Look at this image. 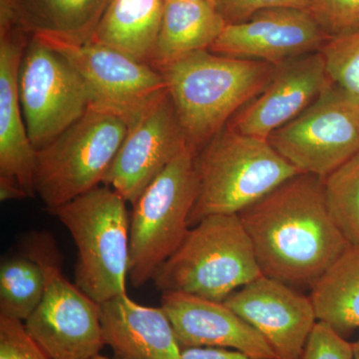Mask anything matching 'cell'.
<instances>
[{
	"label": "cell",
	"mask_w": 359,
	"mask_h": 359,
	"mask_svg": "<svg viewBox=\"0 0 359 359\" xmlns=\"http://www.w3.org/2000/svg\"><path fill=\"white\" fill-rule=\"evenodd\" d=\"M238 216L263 275L290 287L311 289L351 247L314 175L292 177Z\"/></svg>",
	"instance_id": "cell-1"
},
{
	"label": "cell",
	"mask_w": 359,
	"mask_h": 359,
	"mask_svg": "<svg viewBox=\"0 0 359 359\" xmlns=\"http://www.w3.org/2000/svg\"><path fill=\"white\" fill-rule=\"evenodd\" d=\"M276 67L201 50L157 68L194 154L266 88Z\"/></svg>",
	"instance_id": "cell-2"
},
{
	"label": "cell",
	"mask_w": 359,
	"mask_h": 359,
	"mask_svg": "<svg viewBox=\"0 0 359 359\" xmlns=\"http://www.w3.org/2000/svg\"><path fill=\"white\" fill-rule=\"evenodd\" d=\"M197 197L190 228L212 215L240 214L278 186L302 174L268 139L226 125L195 155Z\"/></svg>",
	"instance_id": "cell-3"
},
{
	"label": "cell",
	"mask_w": 359,
	"mask_h": 359,
	"mask_svg": "<svg viewBox=\"0 0 359 359\" xmlns=\"http://www.w3.org/2000/svg\"><path fill=\"white\" fill-rule=\"evenodd\" d=\"M264 276L238 214L201 219L153 276L161 292H186L223 302Z\"/></svg>",
	"instance_id": "cell-4"
},
{
	"label": "cell",
	"mask_w": 359,
	"mask_h": 359,
	"mask_svg": "<svg viewBox=\"0 0 359 359\" xmlns=\"http://www.w3.org/2000/svg\"><path fill=\"white\" fill-rule=\"evenodd\" d=\"M126 205L120 194L101 185L47 210L67 229L76 245L75 285L97 304L127 292L130 217Z\"/></svg>",
	"instance_id": "cell-5"
},
{
	"label": "cell",
	"mask_w": 359,
	"mask_h": 359,
	"mask_svg": "<svg viewBox=\"0 0 359 359\" xmlns=\"http://www.w3.org/2000/svg\"><path fill=\"white\" fill-rule=\"evenodd\" d=\"M23 248L45 278L41 302L25 321L28 334L50 359L99 355L105 346L99 304L65 278L55 238L48 231H34L23 240Z\"/></svg>",
	"instance_id": "cell-6"
},
{
	"label": "cell",
	"mask_w": 359,
	"mask_h": 359,
	"mask_svg": "<svg viewBox=\"0 0 359 359\" xmlns=\"http://www.w3.org/2000/svg\"><path fill=\"white\" fill-rule=\"evenodd\" d=\"M197 191L195 154L187 147L132 205L128 280L135 289L152 280L183 242Z\"/></svg>",
	"instance_id": "cell-7"
},
{
	"label": "cell",
	"mask_w": 359,
	"mask_h": 359,
	"mask_svg": "<svg viewBox=\"0 0 359 359\" xmlns=\"http://www.w3.org/2000/svg\"><path fill=\"white\" fill-rule=\"evenodd\" d=\"M128 129L119 118L89 108L48 145L37 150L35 194L46 209L103 185Z\"/></svg>",
	"instance_id": "cell-8"
},
{
	"label": "cell",
	"mask_w": 359,
	"mask_h": 359,
	"mask_svg": "<svg viewBox=\"0 0 359 359\" xmlns=\"http://www.w3.org/2000/svg\"><path fill=\"white\" fill-rule=\"evenodd\" d=\"M18 90L28 136L43 148L79 120L90 107L83 79L57 49L39 37L26 45Z\"/></svg>",
	"instance_id": "cell-9"
},
{
	"label": "cell",
	"mask_w": 359,
	"mask_h": 359,
	"mask_svg": "<svg viewBox=\"0 0 359 359\" xmlns=\"http://www.w3.org/2000/svg\"><path fill=\"white\" fill-rule=\"evenodd\" d=\"M268 140L301 173L325 178L359 151V105L330 83Z\"/></svg>",
	"instance_id": "cell-10"
},
{
	"label": "cell",
	"mask_w": 359,
	"mask_h": 359,
	"mask_svg": "<svg viewBox=\"0 0 359 359\" xmlns=\"http://www.w3.org/2000/svg\"><path fill=\"white\" fill-rule=\"evenodd\" d=\"M44 42L60 51L79 73L88 91L89 108L119 118L128 128L168 93L159 71L122 52L91 41Z\"/></svg>",
	"instance_id": "cell-11"
},
{
	"label": "cell",
	"mask_w": 359,
	"mask_h": 359,
	"mask_svg": "<svg viewBox=\"0 0 359 359\" xmlns=\"http://www.w3.org/2000/svg\"><path fill=\"white\" fill-rule=\"evenodd\" d=\"M30 35L0 15V199L34 198L35 158L20 99L18 78Z\"/></svg>",
	"instance_id": "cell-12"
},
{
	"label": "cell",
	"mask_w": 359,
	"mask_h": 359,
	"mask_svg": "<svg viewBox=\"0 0 359 359\" xmlns=\"http://www.w3.org/2000/svg\"><path fill=\"white\" fill-rule=\"evenodd\" d=\"M330 39L309 8L276 7L226 25L209 50L278 66L320 51Z\"/></svg>",
	"instance_id": "cell-13"
},
{
	"label": "cell",
	"mask_w": 359,
	"mask_h": 359,
	"mask_svg": "<svg viewBox=\"0 0 359 359\" xmlns=\"http://www.w3.org/2000/svg\"><path fill=\"white\" fill-rule=\"evenodd\" d=\"M188 147L169 94L130 127L103 185L133 205L139 196Z\"/></svg>",
	"instance_id": "cell-14"
},
{
	"label": "cell",
	"mask_w": 359,
	"mask_h": 359,
	"mask_svg": "<svg viewBox=\"0 0 359 359\" xmlns=\"http://www.w3.org/2000/svg\"><path fill=\"white\" fill-rule=\"evenodd\" d=\"M223 302L263 335L276 358L302 359L318 321L311 297L280 280L262 276Z\"/></svg>",
	"instance_id": "cell-15"
},
{
	"label": "cell",
	"mask_w": 359,
	"mask_h": 359,
	"mask_svg": "<svg viewBox=\"0 0 359 359\" xmlns=\"http://www.w3.org/2000/svg\"><path fill=\"white\" fill-rule=\"evenodd\" d=\"M332 83L320 51L278 65L266 88L231 118L243 134L268 139L309 108Z\"/></svg>",
	"instance_id": "cell-16"
},
{
	"label": "cell",
	"mask_w": 359,
	"mask_h": 359,
	"mask_svg": "<svg viewBox=\"0 0 359 359\" xmlns=\"http://www.w3.org/2000/svg\"><path fill=\"white\" fill-rule=\"evenodd\" d=\"M161 308L167 314L182 349H233L252 359H278L266 339L224 302L186 292H164Z\"/></svg>",
	"instance_id": "cell-17"
},
{
	"label": "cell",
	"mask_w": 359,
	"mask_h": 359,
	"mask_svg": "<svg viewBox=\"0 0 359 359\" xmlns=\"http://www.w3.org/2000/svg\"><path fill=\"white\" fill-rule=\"evenodd\" d=\"M104 341L120 359H182L171 321L161 308L123 294L99 304Z\"/></svg>",
	"instance_id": "cell-18"
},
{
	"label": "cell",
	"mask_w": 359,
	"mask_h": 359,
	"mask_svg": "<svg viewBox=\"0 0 359 359\" xmlns=\"http://www.w3.org/2000/svg\"><path fill=\"white\" fill-rule=\"evenodd\" d=\"M110 0H0L6 14L30 36L85 44L93 39Z\"/></svg>",
	"instance_id": "cell-19"
},
{
	"label": "cell",
	"mask_w": 359,
	"mask_h": 359,
	"mask_svg": "<svg viewBox=\"0 0 359 359\" xmlns=\"http://www.w3.org/2000/svg\"><path fill=\"white\" fill-rule=\"evenodd\" d=\"M226 25L214 4L165 1L150 65L157 69L195 52L209 50Z\"/></svg>",
	"instance_id": "cell-20"
},
{
	"label": "cell",
	"mask_w": 359,
	"mask_h": 359,
	"mask_svg": "<svg viewBox=\"0 0 359 359\" xmlns=\"http://www.w3.org/2000/svg\"><path fill=\"white\" fill-rule=\"evenodd\" d=\"M165 0H110L91 42L150 65Z\"/></svg>",
	"instance_id": "cell-21"
},
{
	"label": "cell",
	"mask_w": 359,
	"mask_h": 359,
	"mask_svg": "<svg viewBox=\"0 0 359 359\" xmlns=\"http://www.w3.org/2000/svg\"><path fill=\"white\" fill-rule=\"evenodd\" d=\"M318 320L339 334L359 328V247L351 245L320 276L309 295Z\"/></svg>",
	"instance_id": "cell-22"
},
{
	"label": "cell",
	"mask_w": 359,
	"mask_h": 359,
	"mask_svg": "<svg viewBox=\"0 0 359 359\" xmlns=\"http://www.w3.org/2000/svg\"><path fill=\"white\" fill-rule=\"evenodd\" d=\"M40 264L27 254L7 257L0 266V316L25 323L43 297Z\"/></svg>",
	"instance_id": "cell-23"
},
{
	"label": "cell",
	"mask_w": 359,
	"mask_h": 359,
	"mask_svg": "<svg viewBox=\"0 0 359 359\" xmlns=\"http://www.w3.org/2000/svg\"><path fill=\"white\" fill-rule=\"evenodd\" d=\"M328 210L349 245L359 247V151L323 178Z\"/></svg>",
	"instance_id": "cell-24"
},
{
	"label": "cell",
	"mask_w": 359,
	"mask_h": 359,
	"mask_svg": "<svg viewBox=\"0 0 359 359\" xmlns=\"http://www.w3.org/2000/svg\"><path fill=\"white\" fill-rule=\"evenodd\" d=\"M320 52L332 83L359 105V29L332 37Z\"/></svg>",
	"instance_id": "cell-25"
},
{
	"label": "cell",
	"mask_w": 359,
	"mask_h": 359,
	"mask_svg": "<svg viewBox=\"0 0 359 359\" xmlns=\"http://www.w3.org/2000/svg\"><path fill=\"white\" fill-rule=\"evenodd\" d=\"M309 9L330 37L359 29V0H313Z\"/></svg>",
	"instance_id": "cell-26"
},
{
	"label": "cell",
	"mask_w": 359,
	"mask_h": 359,
	"mask_svg": "<svg viewBox=\"0 0 359 359\" xmlns=\"http://www.w3.org/2000/svg\"><path fill=\"white\" fill-rule=\"evenodd\" d=\"M0 359H50L28 334L25 323L0 316Z\"/></svg>",
	"instance_id": "cell-27"
},
{
	"label": "cell",
	"mask_w": 359,
	"mask_h": 359,
	"mask_svg": "<svg viewBox=\"0 0 359 359\" xmlns=\"http://www.w3.org/2000/svg\"><path fill=\"white\" fill-rule=\"evenodd\" d=\"M302 359H353V344L327 323L318 320L304 346Z\"/></svg>",
	"instance_id": "cell-28"
},
{
	"label": "cell",
	"mask_w": 359,
	"mask_h": 359,
	"mask_svg": "<svg viewBox=\"0 0 359 359\" xmlns=\"http://www.w3.org/2000/svg\"><path fill=\"white\" fill-rule=\"evenodd\" d=\"M313 0H215L226 25L243 22L264 9L276 7L309 8Z\"/></svg>",
	"instance_id": "cell-29"
},
{
	"label": "cell",
	"mask_w": 359,
	"mask_h": 359,
	"mask_svg": "<svg viewBox=\"0 0 359 359\" xmlns=\"http://www.w3.org/2000/svg\"><path fill=\"white\" fill-rule=\"evenodd\" d=\"M182 359H252L240 351L216 347L182 349Z\"/></svg>",
	"instance_id": "cell-30"
},
{
	"label": "cell",
	"mask_w": 359,
	"mask_h": 359,
	"mask_svg": "<svg viewBox=\"0 0 359 359\" xmlns=\"http://www.w3.org/2000/svg\"><path fill=\"white\" fill-rule=\"evenodd\" d=\"M353 359H359V339L355 342H353Z\"/></svg>",
	"instance_id": "cell-31"
},
{
	"label": "cell",
	"mask_w": 359,
	"mask_h": 359,
	"mask_svg": "<svg viewBox=\"0 0 359 359\" xmlns=\"http://www.w3.org/2000/svg\"><path fill=\"white\" fill-rule=\"evenodd\" d=\"M165 1H202L215 4V0H165Z\"/></svg>",
	"instance_id": "cell-32"
},
{
	"label": "cell",
	"mask_w": 359,
	"mask_h": 359,
	"mask_svg": "<svg viewBox=\"0 0 359 359\" xmlns=\"http://www.w3.org/2000/svg\"><path fill=\"white\" fill-rule=\"evenodd\" d=\"M92 359H113V358H106V356L100 355V354H99V355H97V356H95V358H92ZM118 359H120V358H118Z\"/></svg>",
	"instance_id": "cell-33"
}]
</instances>
